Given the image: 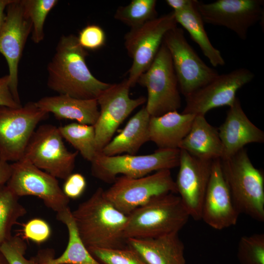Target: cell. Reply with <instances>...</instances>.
I'll use <instances>...</instances> for the list:
<instances>
[{
	"instance_id": "obj_1",
	"label": "cell",
	"mask_w": 264,
	"mask_h": 264,
	"mask_svg": "<svg viewBox=\"0 0 264 264\" xmlns=\"http://www.w3.org/2000/svg\"><path fill=\"white\" fill-rule=\"evenodd\" d=\"M87 50L73 34L62 36L47 66L48 88L58 93L82 99H97L111 84L95 77L86 64Z\"/></svg>"
},
{
	"instance_id": "obj_2",
	"label": "cell",
	"mask_w": 264,
	"mask_h": 264,
	"mask_svg": "<svg viewBox=\"0 0 264 264\" xmlns=\"http://www.w3.org/2000/svg\"><path fill=\"white\" fill-rule=\"evenodd\" d=\"M79 234L87 248L126 247L125 231L128 215L118 210L98 188L72 211Z\"/></svg>"
},
{
	"instance_id": "obj_3",
	"label": "cell",
	"mask_w": 264,
	"mask_h": 264,
	"mask_svg": "<svg viewBox=\"0 0 264 264\" xmlns=\"http://www.w3.org/2000/svg\"><path fill=\"white\" fill-rule=\"evenodd\" d=\"M222 173L238 212L264 221V175L251 161L244 148L220 159Z\"/></svg>"
},
{
	"instance_id": "obj_4",
	"label": "cell",
	"mask_w": 264,
	"mask_h": 264,
	"mask_svg": "<svg viewBox=\"0 0 264 264\" xmlns=\"http://www.w3.org/2000/svg\"><path fill=\"white\" fill-rule=\"evenodd\" d=\"M157 196L128 215L125 237L146 239L178 232L190 216L178 195Z\"/></svg>"
},
{
	"instance_id": "obj_5",
	"label": "cell",
	"mask_w": 264,
	"mask_h": 264,
	"mask_svg": "<svg viewBox=\"0 0 264 264\" xmlns=\"http://www.w3.org/2000/svg\"><path fill=\"white\" fill-rule=\"evenodd\" d=\"M180 156L179 149H158L153 154L140 155L107 156L98 153L91 162V174L106 183H113L119 174L138 178L178 167Z\"/></svg>"
},
{
	"instance_id": "obj_6",
	"label": "cell",
	"mask_w": 264,
	"mask_h": 264,
	"mask_svg": "<svg viewBox=\"0 0 264 264\" xmlns=\"http://www.w3.org/2000/svg\"><path fill=\"white\" fill-rule=\"evenodd\" d=\"M137 83L147 89L145 107L151 116H158L181 107L178 80L171 55L163 42L151 65Z\"/></svg>"
},
{
	"instance_id": "obj_7",
	"label": "cell",
	"mask_w": 264,
	"mask_h": 264,
	"mask_svg": "<svg viewBox=\"0 0 264 264\" xmlns=\"http://www.w3.org/2000/svg\"><path fill=\"white\" fill-rule=\"evenodd\" d=\"M48 114L35 102L17 108L0 106V160L14 162L22 158L37 125Z\"/></svg>"
},
{
	"instance_id": "obj_8",
	"label": "cell",
	"mask_w": 264,
	"mask_h": 264,
	"mask_svg": "<svg viewBox=\"0 0 264 264\" xmlns=\"http://www.w3.org/2000/svg\"><path fill=\"white\" fill-rule=\"evenodd\" d=\"M177 194L170 170H163L138 178L122 176L104 190V195L118 210L129 215L133 210L161 195Z\"/></svg>"
},
{
	"instance_id": "obj_9",
	"label": "cell",
	"mask_w": 264,
	"mask_h": 264,
	"mask_svg": "<svg viewBox=\"0 0 264 264\" xmlns=\"http://www.w3.org/2000/svg\"><path fill=\"white\" fill-rule=\"evenodd\" d=\"M77 151H69L58 127L39 126L33 133L22 158L57 178L66 179L73 172Z\"/></svg>"
},
{
	"instance_id": "obj_10",
	"label": "cell",
	"mask_w": 264,
	"mask_h": 264,
	"mask_svg": "<svg viewBox=\"0 0 264 264\" xmlns=\"http://www.w3.org/2000/svg\"><path fill=\"white\" fill-rule=\"evenodd\" d=\"M177 24L173 11L132 28L126 34L125 46L128 55L132 59L127 79L131 87L151 65L165 34L176 27Z\"/></svg>"
},
{
	"instance_id": "obj_11",
	"label": "cell",
	"mask_w": 264,
	"mask_h": 264,
	"mask_svg": "<svg viewBox=\"0 0 264 264\" xmlns=\"http://www.w3.org/2000/svg\"><path fill=\"white\" fill-rule=\"evenodd\" d=\"M163 42L171 55L179 90L185 97L219 74L198 56L187 42L182 28L176 26L168 31Z\"/></svg>"
},
{
	"instance_id": "obj_12",
	"label": "cell",
	"mask_w": 264,
	"mask_h": 264,
	"mask_svg": "<svg viewBox=\"0 0 264 264\" xmlns=\"http://www.w3.org/2000/svg\"><path fill=\"white\" fill-rule=\"evenodd\" d=\"M11 176L6 185L18 197H37L56 213L69 207L70 199L56 177L24 158L11 164Z\"/></svg>"
},
{
	"instance_id": "obj_13",
	"label": "cell",
	"mask_w": 264,
	"mask_h": 264,
	"mask_svg": "<svg viewBox=\"0 0 264 264\" xmlns=\"http://www.w3.org/2000/svg\"><path fill=\"white\" fill-rule=\"evenodd\" d=\"M131 86L126 79L111 84L97 98L99 115L94 125L96 147L98 153L112 139L116 131L137 107L144 104L146 98L130 97Z\"/></svg>"
},
{
	"instance_id": "obj_14",
	"label": "cell",
	"mask_w": 264,
	"mask_h": 264,
	"mask_svg": "<svg viewBox=\"0 0 264 264\" xmlns=\"http://www.w3.org/2000/svg\"><path fill=\"white\" fill-rule=\"evenodd\" d=\"M6 17L0 30V53L8 67L9 87L15 101L21 104L18 90L19 65L32 23L26 14L22 0H13L6 8Z\"/></svg>"
},
{
	"instance_id": "obj_15",
	"label": "cell",
	"mask_w": 264,
	"mask_h": 264,
	"mask_svg": "<svg viewBox=\"0 0 264 264\" xmlns=\"http://www.w3.org/2000/svg\"><path fill=\"white\" fill-rule=\"evenodd\" d=\"M253 72L238 68L228 73L218 74L209 83L186 98L183 113L203 115L211 110L230 107L235 102L238 90L254 78Z\"/></svg>"
},
{
	"instance_id": "obj_16",
	"label": "cell",
	"mask_w": 264,
	"mask_h": 264,
	"mask_svg": "<svg viewBox=\"0 0 264 264\" xmlns=\"http://www.w3.org/2000/svg\"><path fill=\"white\" fill-rule=\"evenodd\" d=\"M264 4L263 0L198 1V8L204 22L227 28L245 40L250 27L262 20Z\"/></svg>"
},
{
	"instance_id": "obj_17",
	"label": "cell",
	"mask_w": 264,
	"mask_h": 264,
	"mask_svg": "<svg viewBox=\"0 0 264 264\" xmlns=\"http://www.w3.org/2000/svg\"><path fill=\"white\" fill-rule=\"evenodd\" d=\"M213 160L197 158L180 150L179 171L175 181L181 200L190 217L201 220V207Z\"/></svg>"
},
{
	"instance_id": "obj_18",
	"label": "cell",
	"mask_w": 264,
	"mask_h": 264,
	"mask_svg": "<svg viewBox=\"0 0 264 264\" xmlns=\"http://www.w3.org/2000/svg\"><path fill=\"white\" fill-rule=\"evenodd\" d=\"M239 215L222 173L220 159L214 160L202 204L201 220L220 230L235 225Z\"/></svg>"
},
{
	"instance_id": "obj_19",
	"label": "cell",
	"mask_w": 264,
	"mask_h": 264,
	"mask_svg": "<svg viewBox=\"0 0 264 264\" xmlns=\"http://www.w3.org/2000/svg\"><path fill=\"white\" fill-rule=\"evenodd\" d=\"M218 129L223 146L221 159L232 156L247 144L264 142V132L249 120L238 97L229 107L224 121Z\"/></svg>"
},
{
	"instance_id": "obj_20",
	"label": "cell",
	"mask_w": 264,
	"mask_h": 264,
	"mask_svg": "<svg viewBox=\"0 0 264 264\" xmlns=\"http://www.w3.org/2000/svg\"><path fill=\"white\" fill-rule=\"evenodd\" d=\"M178 233L146 239L129 238L127 245L148 264H186L184 245Z\"/></svg>"
},
{
	"instance_id": "obj_21",
	"label": "cell",
	"mask_w": 264,
	"mask_h": 264,
	"mask_svg": "<svg viewBox=\"0 0 264 264\" xmlns=\"http://www.w3.org/2000/svg\"><path fill=\"white\" fill-rule=\"evenodd\" d=\"M42 110L58 119L75 120L94 126L99 115L97 99H82L65 94L44 96L35 102Z\"/></svg>"
},
{
	"instance_id": "obj_22",
	"label": "cell",
	"mask_w": 264,
	"mask_h": 264,
	"mask_svg": "<svg viewBox=\"0 0 264 264\" xmlns=\"http://www.w3.org/2000/svg\"><path fill=\"white\" fill-rule=\"evenodd\" d=\"M56 219L67 229L68 240L62 255L54 257L52 249L40 250L35 256L38 264H101L89 253L78 232L69 207L57 213Z\"/></svg>"
},
{
	"instance_id": "obj_23",
	"label": "cell",
	"mask_w": 264,
	"mask_h": 264,
	"mask_svg": "<svg viewBox=\"0 0 264 264\" xmlns=\"http://www.w3.org/2000/svg\"><path fill=\"white\" fill-rule=\"evenodd\" d=\"M195 116L175 110L158 116H151L149 141L154 142L158 149H178L189 132Z\"/></svg>"
},
{
	"instance_id": "obj_24",
	"label": "cell",
	"mask_w": 264,
	"mask_h": 264,
	"mask_svg": "<svg viewBox=\"0 0 264 264\" xmlns=\"http://www.w3.org/2000/svg\"><path fill=\"white\" fill-rule=\"evenodd\" d=\"M178 149L204 160L221 159L223 156L218 129L210 124L203 115L195 116L189 132Z\"/></svg>"
},
{
	"instance_id": "obj_25",
	"label": "cell",
	"mask_w": 264,
	"mask_h": 264,
	"mask_svg": "<svg viewBox=\"0 0 264 264\" xmlns=\"http://www.w3.org/2000/svg\"><path fill=\"white\" fill-rule=\"evenodd\" d=\"M150 117L145 106L143 107L131 118L120 133L99 153L107 156L124 153L135 154L141 147L149 141L148 128Z\"/></svg>"
},
{
	"instance_id": "obj_26",
	"label": "cell",
	"mask_w": 264,
	"mask_h": 264,
	"mask_svg": "<svg viewBox=\"0 0 264 264\" xmlns=\"http://www.w3.org/2000/svg\"><path fill=\"white\" fill-rule=\"evenodd\" d=\"M198 1L190 8L174 12L176 20L189 34L191 38L201 49L204 55L214 67L225 65L220 51L211 43L205 31L204 22L198 10Z\"/></svg>"
},
{
	"instance_id": "obj_27",
	"label": "cell",
	"mask_w": 264,
	"mask_h": 264,
	"mask_svg": "<svg viewBox=\"0 0 264 264\" xmlns=\"http://www.w3.org/2000/svg\"><path fill=\"white\" fill-rule=\"evenodd\" d=\"M19 197L6 185H0V245L12 236V227L27 213Z\"/></svg>"
},
{
	"instance_id": "obj_28",
	"label": "cell",
	"mask_w": 264,
	"mask_h": 264,
	"mask_svg": "<svg viewBox=\"0 0 264 264\" xmlns=\"http://www.w3.org/2000/svg\"><path fill=\"white\" fill-rule=\"evenodd\" d=\"M62 137L90 162L98 153L94 126L71 123L58 127Z\"/></svg>"
},
{
	"instance_id": "obj_29",
	"label": "cell",
	"mask_w": 264,
	"mask_h": 264,
	"mask_svg": "<svg viewBox=\"0 0 264 264\" xmlns=\"http://www.w3.org/2000/svg\"><path fill=\"white\" fill-rule=\"evenodd\" d=\"M156 2L155 0H132L117 9L114 18L131 28L138 27L157 17Z\"/></svg>"
},
{
	"instance_id": "obj_30",
	"label": "cell",
	"mask_w": 264,
	"mask_h": 264,
	"mask_svg": "<svg viewBox=\"0 0 264 264\" xmlns=\"http://www.w3.org/2000/svg\"><path fill=\"white\" fill-rule=\"evenodd\" d=\"M24 11L32 23L31 39L39 44L44 38V24L57 0H22Z\"/></svg>"
},
{
	"instance_id": "obj_31",
	"label": "cell",
	"mask_w": 264,
	"mask_h": 264,
	"mask_svg": "<svg viewBox=\"0 0 264 264\" xmlns=\"http://www.w3.org/2000/svg\"><path fill=\"white\" fill-rule=\"evenodd\" d=\"M87 248L101 264H148L136 251L128 246L122 248Z\"/></svg>"
},
{
	"instance_id": "obj_32",
	"label": "cell",
	"mask_w": 264,
	"mask_h": 264,
	"mask_svg": "<svg viewBox=\"0 0 264 264\" xmlns=\"http://www.w3.org/2000/svg\"><path fill=\"white\" fill-rule=\"evenodd\" d=\"M237 257L241 264H264V234L257 233L241 237Z\"/></svg>"
},
{
	"instance_id": "obj_33",
	"label": "cell",
	"mask_w": 264,
	"mask_h": 264,
	"mask_svg": "<svg viewBox=\"0 0 264 264\" xmlns=\"http://www.w3.org/2000/svg\"><path fill=\"white\" fill-rule=\"evenodd\" d=\"M26 249L25 242L17 235L0 245V251L9 264H38L35 256L30 259L24 257Z\"/></svg>"
},
{
	"instance_id": "obj_34",
	"label": "cell",
	"mask_w": 264,
	"mask_h": 264,
	"mask_svg": "<svg viewBox=\"0 0 264 264\" xmlns=\"http://www.w3.org/2000/svg\"><path fill=\"white\" fill-rule=\"evenodd\" d=\"M80 45L86 50H95L105 44L106 34L99 25L89 24L83 28L77 37Z\"/></svg>"
},
{
	"instance_id": "obj_35",
	"label": "cell",
	"mask_w": 264,
	"mask_h": 264,
	"mask_svg": "<svg viewBox=\"0 0 264 264\" xmlns=\"http://www.w3.org/2000/svg\"><path fill=\"white\" fill-rule=\"evenodd\" d=\"M22 232L25 239L41 244L49 238L51 231L46 221L42 219L34 218L24 224Z\"/></svg>"
},
{
	"instance_id": "obj_36",
	"label": "cell",
	"mask_w": 264,
	"mask_h": 264,
	"mask_svg": "<svg viewBox=\"0 0 264 264\" xmlns=\"http://www.w3.org/2000/svg\"><path fill=\"white\" fill-rule=\"evenodd\" d=\"M87 186L85 177L79 173H72L66 179L63 191L69 199H77L84 192Z\"/></svg>"
},
{
	"instance_id": "obj_37",
	"label": "cell",
	"mask_w": 264,
	"mask_h": 264,
	"mask_svg": "<svg viewBox=\"0 0 264 264\" xmlns=\"http://www.w3.org/2000/svg\"><path fill=\"white\" fill-rule=\"evenodd\" d=\"M0 106L17 108L22 106L15 100L9 87L8 74L0 77Z\"/></svg>"
},
{
	"instance_id": "obj_38",
	"label": "cell",
	"mask_w": 264,
	"mask_h": 264,
	"mask_svg": "<svg viewBox=\"0 0 264 264\" xmlns=\"http://www.w3.org/2000/svg\"><path fill=\"white\" fill-rule=\"evenodd\" d=\"M197 0H166L167 4L173 9V12H180L194 5Z\"/></svg>"
},
{
	"instance_id": "obj_39",
	"label": "cell",
	"mask_w": 264,
	"mask_h": 264,
	"mask_svg": "<svg viewBox=\"0 0 264 264\" xmlns=\"http://www.w3.org/2000/svg\"><path fill=\"white\" fill-rule=\"evenodd\" d=\"M11 174V164L0 160V185L6 184Z\"/></svg>"
},
{
	"instance_id": "obj_40",
	"label": "cell",
	"mask_w": 264,
	"mask_h": 264,
	"mask_svg": "<svg viewBox=\"0 0 264 264\" xmlns=\"http://www.w3.org/2000/svg\"><path fill=\"white\" fill-rule=\"evenodd\" d=\"M13 0H0V30H1L6 17V13L4 11L7 6L11 3Z\"/></svg>"
},
{
	"instance_id": "obj_41",
	"label": "cell",
	"mask_w": 264,
	"mask_h": 264,
	"mask_svg": "<svg viewBox=\"0 0 264 264\" xmlns=\"http://www.w3.org/2000/svg\"><path fill=\"white\" fill-rule=\"evenodd\" d=\"M0 264H9L6 259L0 251Z\"/></svg>"
}]
</instances>
